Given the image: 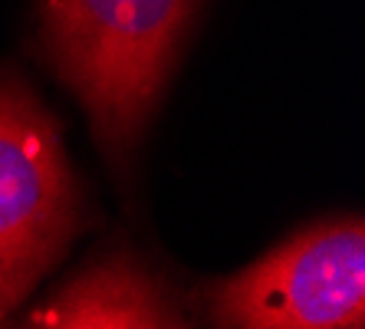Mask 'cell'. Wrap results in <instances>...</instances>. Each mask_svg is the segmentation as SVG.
Returning a JSON list of instances; mask_svg holds the SVG:
<instances>
[{
  "label": "cell",
  "instance_id": "obj_1",
  "mask_svg": "<svg viewBox=\"0 0 365 329\" xmlns=\"http://www.w3.org/2000/svg\"><path fill=\"white\" fill-rule=\"evenodd\" d=\"M197 0H43V50L125 165L178 59Z\"/></svg>",
  "mask_w": 365,
  "mask_h": 329
},
{
  "label": "cell",
  "instance_id": "obj_2",
  "mask_svg": "<svg viewBox=\"0 0 365 329\" xmlns=\"http://www.w3.org/2000/svg\"><path fill=\"white\" fill-rule=\"evenodd\" d=\"M83 231V188L60 126L30 86L0 73V320Z\"/></svg>",
  "mask_w": 365,
  "mask_h": 329
},
{
  "label": "cell",
  "instance_id": "obj_3",
  "mask_svg": "<svg viewBox=\"0 0 365 329\" xmlns=\"http://www.w3.org/2000/svg\"><path fill=\"white\" fill-rule=\"evenodd\" d=\"M211 320L240 329H359L365 323V228L313 224L247 270L214 283Z\"/></svg>",
  "mask_w": 365,
  "mask_h": 329
},
{
  "label": "cell",
  "instance_id": "obj_4",
  "mask_svg": "<svg viewBox=\"0 0 365 329\" xmlns=\"http://www.w3.org/2000/svg\"><path fill=\"white\" fill-rule=\"evenodd\" d=\"M168 290L138 257L119 250L86 267L53 300L30 313V326H181Z\"/></svg>",
  "mask_w": 365,
  "mask_h": 329
}]
</instances>
